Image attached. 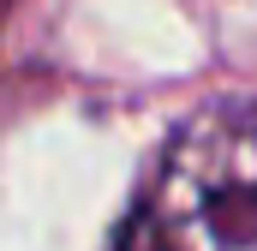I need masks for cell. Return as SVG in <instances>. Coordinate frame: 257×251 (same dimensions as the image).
<instances>
[{
	"label": "cell",
	"instance_id": "obj_1",
	"mask_svg": "<svg viewBox=\"0 0 257 251\" xmlns=\"http://www.w3.org/2000/svg\"><path fill=\"white\" fill-rule=\"evenodd\" d=\"M120 251H257V96L215 102L180 126Z\"/></svg>",
	"mask_w": 257,
	"mask_h": 251
}]
</instances>
